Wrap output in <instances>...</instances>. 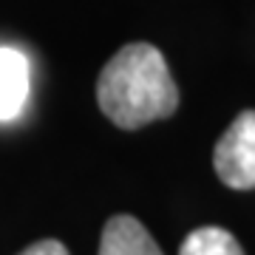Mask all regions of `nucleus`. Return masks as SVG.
<instances>
[{
    "label": "nucleus",
    "instance_id": "f257e3e1",
    "mask_svg": "<svg viewBox=\"0 0 255 255\" xmlns=\"http://www.w3.org/2000/svg\"><path fill=\"white\" fill-rule=\"evenodd\" d=\"M97 102L117 128L136 130L170 117L179 108V88L159 48L128 43L100 71Z\"/></svg>",
    "mask_w": 255,
    "mask_h": 255
},
{
    "label": "nucleus",
    "instance_id": "f03ea898",
    "mask_svg": "<svg viewBox=\"0 0 255 255\" xmlns=\"http://www.w3.org/2000/svg\"><path fill=\"white\" fill-rule=\"evenodd\" d=\"M216 173L233 190H255V111H241L213 153Z\"/></svg>",
    "mask_w": 255,
    "mask_h": 255
},
{
    "label": "nucleus",
    "instance_id": "7ed1b4c3",
    "mask_svg": "<svg viewBox=\"0 0 255 255\" xmlns=\"http://www.w3.org/2000/svg\"><path fill=\"white\" fill-rule=\"evenodd\" d=\"M100 255H162L150 233L133 216H114L102 227Z\"/></svg>",
    "mask_w": 255,
    "mask_h": 255
},
{
    "label": "nucleus",
    "instance_id": "20e7f679",
    "mask_svg": "<svg viewBox=\"0 0 255 255\" xmlns=\"http://www.w3.org/2000/svg\"><path fill=\"white\" fill-rule=\"evenodd\" d=\"M28 100V60L17 48H0V119H14Z\"/></svg>",
    "mask_w": 255,
    "mask_h": 255
},
{
    "label": "nucleus",
    "instance_id": "39448f33",
    "mask_svg": "<svg viewBox=\"0 0 255 255\" xmlns=\"http://www.w3.org/2000/svg\"><path fill=\"white\" fill-rule=\"evenodd\" d=\"M179 255H244L238 238L224 227H199L182 241Z\"/></svg>",
    "mask_w": 255,
    "mask_h": 255
},
{
    "label": "nucleus",
    "instance_id": "423d86ee",
    "mask_svg": "<svg viewBox=\"0 0 255 255\" xmlns=\"http://www.w3.org/2000/svg\"><path fill=\"white\" fill-rule=\"evenodd\" d=\"M20 255H68V250H65V244H60L54 238H46V241H37V244L26 247Z\"/></svg>",
    "mask_w": 255,
    "mask_h": 255
}]
</instances>
